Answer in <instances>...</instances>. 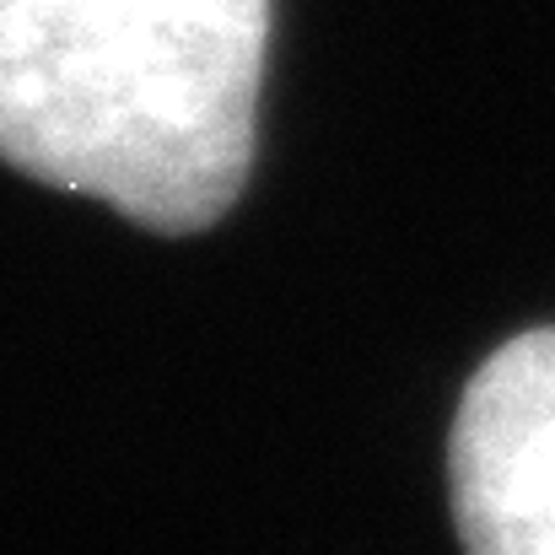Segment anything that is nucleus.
I'll list each match as a JSON object with an SVG mask.
<instances>
[{"label":"nucleus","mask_w":555,"mask_h":555,"mask_svg":"<svg viewBox=\"0 0 555 555\" xmlns=\"http://www.w3.org/2000/svg\"><path fill=\"white\" fill-rule=\"evenodd\" d=\"M264 49L270 0H0V163L205 232L254 168Z\"/></svg>","instance_id":"f257e3e1"},{"label":"nucleus","mask_w":555,"mask_h":555,"mask_svg":"<svg viewBox=\"0 0 555 555\" xmlns=\"http://www.w3.org/2000/svg\"><path fill=\"white\" fill-rule=\"evenodd\" d=\"M464 555H555V330H529L469 377L448 437Z\"/></svg>","instance_id":"f03ea898"}]
</instances>
